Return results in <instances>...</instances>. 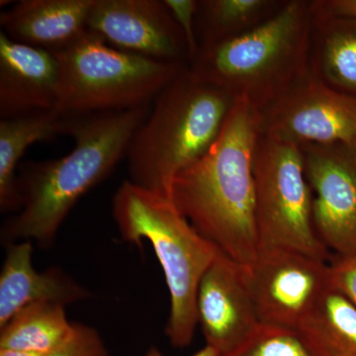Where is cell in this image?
Returning <instances> with one entry per match:
<instances>
[{
  "instance_id": "24",
  "label": "cell",
  "mask_w": 356,
  "mask_h": 356,
  "mask_svg": "<svg viewBox=\"0 0 356 356\" xmlns=\"http://www.w3.org/2000/svg\"><path fill=\"white\" fill-rule=\"evenodd\" d=\"M329 280L356 305V257H336L329 264Z\"/></svg>"
},
{
  "instance_id": "25",
  "label": "cell",
  "mask_w": 356,
  "mask_h": 356,
  "mask_svg": "<svg viewBox=\"0 0 356 356\" xmlns=\"http://www.w3.org/2000/svg\"><path fill=\"white\" fill-rule=\"evenodd\" d=\"M314 10L356 21V0H313Z\"/></svg>"
},
{
  "instance_id": "13",
  "label": "cell",
  "mask_w": 356,
  "mask_h": 356,
  "mask_svg": "<svg viewBox=\"0 0 356 356\" xmlns=\"http://www.w3.org/2000/svg\"><path fill=\"white\" fill-rule=\"evenodd\" d=\"M62 70L55 54L17 43L0 31V117L55 112Z\"/></svg>"
},
{
  "instance_id": "18",
  "label": "cell",
  "mask_w": 356,
  "mask_h": 356,
  "mask_svg": "<svg viewBox=\"0 0 356 356\" xmlns=\"http://www.w3.org/2000/svg\"><path fill=\"white\" fill-rule=\"evenodd\" d=\"M297 332L313 356H356V305L330 283Z\"/></svg>"
},
{
  "instance_id": "23",
  "label": "cell",
  "mask_w": 356,
  "mask_h": 356,
  "mask_svg": "<svg viewBox=\"0 0 356 356\" xmlns=\"http://www.w3.org/2000/svg\"><path fill=\"white\" fill-rule=\"evenodd\" d=\"M173 19L184 34L188 49L189 64L197 56L199 48L196 37V15L198 0H163Z\"/></svg>"
},
{
  "instance_id": "10",
  "label": "cell",
  "mask_w": 356,
  "mask_h": 356,
  "mask_svg": "<svg viewBox=\"0 0 356 356\" xmlns=\"http://www.w3.org/2000/svg\"><path fill=\"white\" fill-rule=\"evenodd\" d=\"M261 133L298 147L356 143V98L309 74L261 112Z\"/></svg>"
},
{
  "instance_id": "2",
  "label": "cell",
  "mask_w": 356,
  "mask_h": 356,
  "mask_svg": "<svg viewBox=\"0 0 356 356\" xmlns=\"http://www.w3.org/2000/svg\"><path fill=\"white\" fill-rule=\"evenodd\" d=\"M152 104L124 111L70 117L74 149L63 158L26 161L18 175L22 205L2 224L1 243H36L50 248L65 218L84 194L127 158L134 135Z\"/></svg>"
},
{
  "instance_id": "4",
  "label": "cell",
  "mask_w": 356,
  "mask_h": 356,
  "mask_svg": "<svg viewBox=\"0 0 356 356\" xmlns=\"http://www.w3.org/2000/svg\"><path fill=\"white\" fill-rule=\"evenodd\" d=\"M236 102L186 67L156 96L134 135L129 181L170 198L175 178L209 151Z\"/></svg>"
},
{
  "instance_id": "5",
  "label": "cell",
  "mask_w": 356,
  "mask_h": 356,
  "mask_svg": "<svg viewBox=\"0 0 356 356\" xmlns=\"http://www.w3.org/2000/svg\"><path fill=\"white\" fill-rule=\"evenodd\" d=\"M112 215L126 243H151L170 293L165 334L175 348L191 343L198 325L197 293L220 250L203 238L172 199L125 180L112 199Z\"/></svg>"
},
{
  "instance_id": "14",
  "label": "cell",
  "mask_w": 356,
  "mask_h": 356,
  "mask_svg": "<svg viewBox=\"0 0 356 356\" xmlns=\"http://www.w3.org/2000/svg\"><path fill=\"white\" fill-rule=\"evenodd\" d=\"M6 248L0 273V327L30 304L48 302L65 307L90 298L88 288L62 267L37 271L32 264V242L15 243Z\"/></svg>"
},
{
  "instance_id": "27",
  "label": "cell",
  "mask_w": 356,
  "mask_h": 356,
  "mask_svg": "<svg viewBox=\"0 0 356 356\" xmlns=\"http://www.w3.org/2000/svg\"><path fill=\"white\" fill-rule=\"evenodd\" d=\"M0 356H46L40 355V353H28V351L7 350V348H0Z\"/></svg>"
},
{
  "instance_id": "1",
  "label": "cell",
  "mask_w": 356,
  "mask_h": 356,
  "mask_svg": "<svg viewBox=\"0 0 356 356\" xmlns=\"http://www.w3.org/2000/svg\"><path fill=\"white\" fill-rule=\"evenodd\" d=\"M261 134V112L236 100L216 142L178 173L170 192L191 226L243 267L259 250L254 163Z\"/></svg>"
},
{
  "instance_id": "22",
  "label": "cell",
  "mask_w": 356,
  "mask_h": 356,
  "mask_svg": "<svg viewBox=\"0 0 356 356\" xmlns=\"http://www.w3.org/2000/svg\"><path fill=\"white\" fill-rule=\"evenodd\" d=\"M46 356H110L99 332L90 325L74 322L69 339Z\"/></svg>"
},
{
  "instance_id": "3",
  "label": "cell",
  "mask_w": 356,
  "mask_h": 356,
  "mask_svg": "<svg viewBox=\"0 0 356 356\" xmlns=\"http://www.w3.org/2000/svg\"><path fill=\"white\" fill-rule=\"evenodd\" d=\"M313 0H287L266 22L199 51L189 70L264 112L310 74Z\"/></svg>"
},
{
  "instance_id": "11",
  "label": "cell",
  "mask_w": 356,
  "mask_h": 356,
  "mask_svg": "<svg viewBox=\"0 0 356 356\" xmlns=\"http://www.w3.org/2000/svg\"><path fill=\"white\" fill-rule=\"evenodd\" d=\"M88 29L118 50L189 65L184 34L163 0H95Z\"/></svg>"
},
{
  "instance_id": "19",
  "label": "cell",
  "mask_w": 356,
  "mask_h": 356,
  "mask_svg": "<svg viewBox=\"0 0 356 356\" xmlns=\"http://www.w3.org/2000/svg\"><path fill=\"white\" fill-rule=\"evenodd\" d=\"M286 1L198 0L196 37L199 51L252 31L277 13Z\"/></svg>"
},
{
  "instance_id": "12",
  "label": "cell",
  "mask_w": 356,
  "mask_h": 356,
  "mask_svg": "<svg viewBox=\"0 0 356 356\" xmlns=\"http://www.w3.org/2000/svg\"><path fill=\"white\" fill-rule=\"evenodd\" d=\"M196 306L206 346L222 355L235 350L261 325L243 267L221 252L204 274Z\"/></svg>"
},
{
  "instance_id": "16",
  "label": "cell",
  "mask_w": 356,
  "mask_h": 356,
  "mask_svg": "<svg viewBox=\"0 0 356 356\" xmlns=\"http://www.w3.org/2000/svg\"><path fill=\"white\" fill-rule=\"evenodd\" d=\"M309 65L321 83L356 98V21L314 10Z\"/></svg>"
},
{
  "instance_id": "8",
  "label": "cell",
  "mask_w": 356,
  "mask_h": 356,
  "mask_svg": "<svg viewBox=\"0 0 356 356\" xmlns=\"http://www.w3.org/2000/svg\"><path fill=\"white\" fill-rule=\"evenodd\" d=\"M243 270L261 324L296 331L330 285L325 259L292 248H259Z\"/></svg>"
},
{
  "instance_id": "9",
  "label": "cell",
  "mask_w": 356,
  "mask_h": 356,
  "mask_svg": "<svg viewBox=\"0 0 356 356\" xmlns=\"http://www.w3.org/2000/svg\"><path fill=\"white\" fill-rule=\"evenodd\" d=\"M300 147L318 240L336 257H356V143Z\"/></svg>"
},
{
  "instance_id": "26",
  "label": "cell",
  "mask_w": 356,
  "mask_h": 356,
  "mask_svg": "<svg viewBox=\"0 0 356 356\" xmlns=\"http://www.w3.org/2000/svg\"><path fill=\"white\" fill-rule=\"evenodd\" d=\"M145 356H165L161 353V351L159 350L156 346H152L149 350L147 351L146 355ZM191 356H222L221 353H218L216 350L211 348V346H206L205 348L194 353Z\"/></svg>"
},
{
  "instance_id": "20",
  "label": "cell",
  "mask_w": 356,
  "mask_h": 356,
  "mask_svg": "<svg viewBox=\"0 0 356 356\" xmlns=\"http://www.w3.org/2000/svg\"><path fill=\"white\" fill-rule=\"evenodd\" d=\"M72 329L65 306L30 304L0 327V348L48 355L69 339Z\"/></svg>"
},
{
  "instance_id": "15",
  "label": "cell",
  "mask_w": 356,
  "mask_h": 356,
  "mask_svg": "<svg viewBox=\"0 0 356 356\" xmlns=\"http://www.w3.org/2000/svg\"><path fill=\"white\" fill-rule=\"evenodd\" d=\"M95 0H20L0 13L1 32L17 43L56 53L88 31Z\"/></svg>"
},
{
  "instance_id": "17",
  "label": "cell",
  "mask_w": 356,
  "mask_h": 356,
  "mask_svg": "<svg viewBox=\"0 0 356 356\" xmlns=\"http://www.w3.org/2000/svg\"><path fill=\"white\" fill-rule=\"evenodd\" d=\"M70 117L55 112H41L0 120V211L13 212L21 209L22 198L16 168L26 149L37 142L69 135Z\"/></svg>"
},
{
  "instance_id": "7",
  "label": "cell",
  "mask_w": 356,
  "mask_h": 356,
  "mask_svg": "<svg viewBox=\"0 0 356 356\" xmlns=\"http://www.w3.org/2000/svg\"><path fill=\"white\" fill-rule=\"evenodd\" d=\"M254 170L259 248H292L327 259L329 252L314 228L301 147L261 133Z\"/></svg>"
},
{
  "instance_id": "21",
  "label": "cell",
  "mask_w": 356,
  "mask_h": 356,
  "mask_svg": "<svg viewBox=\"0 0 356 356\" xmlns=\"http://www.w3.org/2000/svg\"><path fill=\"white\" fill-rule=\"evenodd\" d=\"M222 356H313L296 330L259 327L240 346Z\"/></svg>"
},
{
  "instance_id": "6",
  "label": "cell",
  "mask_w": 356,
  "mask_h": 356,
  "mask_svg": "<svg viewBox=\"0 0 356 356\" xmlns=\"http://www.w3.org/2000/svg\"><path fill=\"white\" fill-rule=\"evenodd\" d=\"M54 54L62 70V92L55 113L65 117L152 104L188 67L118 50L89 30Z\"/></svg>"
}]
</instances>
